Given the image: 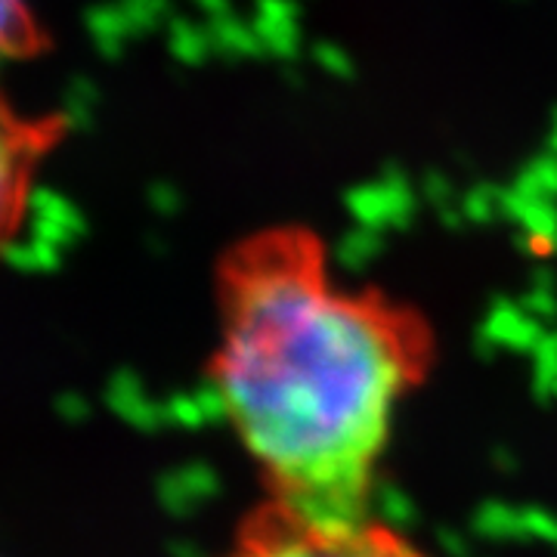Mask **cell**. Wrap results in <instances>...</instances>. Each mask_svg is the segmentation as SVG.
Instances as JSON below:
<instances>
[{"label": "cell", "instance_id": "cell-1", "mask_svg": "<svg viewBox=\"0 0 557 557\" xmlns=\"http://www.w3.org/2000/svg\"><path fill=\"white\" fill-rule=\"evenodd\" d=\"M208 379L263 496L366 515L399 409L437 366L428 313L341 276L307 223H270L214 270Z\"/></svg>", "mask_w": 557, "mask_h": 557}, {"label": "cell", "instance_id": "cell-2", "mask_svg": "<svg viewBox=\"0 0 557 557\" xmlns=\"http://www.w3.org/2000/svg\"><path fill=\"white\" fill-rule=\"evenodd\" d=\"M220 557H431L399 527L366 515H319L260 498L245 511Z\"/></svg>", "mask_w": 557, "mask_h": 557}, {"label": "cell", "instance_id": "cell-3", "mask_svg": "<svg viewBox=\"0 0 557 557\" xmlns=\"http://www.w3.org/2000/svg\"><path fill=\"white\" fill-rule=\"evenodd\" d=\"M65 137V121L25 112L0 90V255L20 239L40 171Z\"/></svg>", "mask_w": 557, "mask_h": 557}, {"label": "cell", "instance_id": "cell-4", "mask_svg": "<svg viewBox=\"0 0 557 557\" xmlns=\"http://www.w3.org/2000/svg\"><path fill=\"white\" fill-rule=\"evenodd\" d=\"M50 35L32 0H0V65L40 57Z\"/></svg>", "mask_w": 557, "mask_h": 557}]
</instances>
